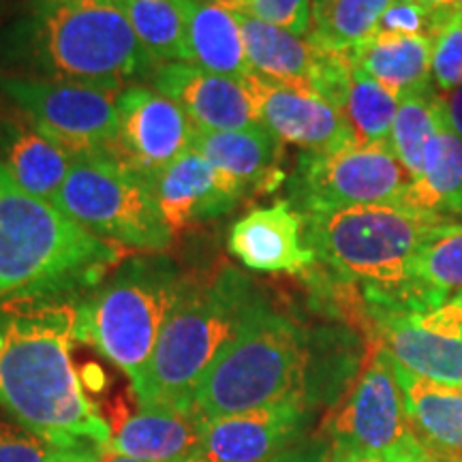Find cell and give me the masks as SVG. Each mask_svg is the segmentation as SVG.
Masks as SVG:
<instances>
[{
  "instance_id": "40",
  "label": "cell",
  "mask_w": 462,
  "mask_h": 462,
  "mask_svg": "<svg viewBox=\"0 0 462 462\" xmlns=\"http://www.w3.org/2000/svg\"><path fill=\"white\" fill-rule=\"evenodd\" d=\"M310 3H313V11H319L323 7H328V5H330L332 0H310Z\"/></svg>"
},
{
  "instance_id": "43",
  "label": "cell",
  "mask_w": 462,
  "mask_h": 462,
  "mask_svg": "<svg viewBox=\"0 0 462 462\" xmlns=\"http://www.w3.org/2000/svg\"><path fill=\"white\" fill-rule=\"evenodd\" d=\"M0 15H3V0H0Z\"/></svg>"
},
{
  "instance_id": "8",
  "label": "cell",
  "mask_w": 462,
  "mask_h": 462,
  "mask_svg": "<svg viewBox=\"0 0 462 462\" xmlns=\"http://www.w3.org/2000/svg\"><path fill=\"white\" fill-rule=\"evenodd\" d=\"M51 206L95 238L125 251L165 253L176 238L150 184L106 154L75 157Z\"/></svg>"
},
{
  "instance_id": "2",
  "label": "cell",
  "mask_w": 462,
  "mask_h": 462,
  "mask_svg": "<svg viewBox=\"0 0 462 462\" xmlns=\"http://www.w3.org/2000/svg\"><path fill=\"white\" fill-rule=\"evenodd\" d=\"M154 69L120 0H39L0 26V73L118 95Z\"/></svg>"
},
{
  "instance_id": "6",
  "label": "cell",
  "mask_w": 462,
  "mask_h": 462,
  "mask_svg": "<svg viewBox=\"0 0 462 462\" xmlns=\"http://www.w3.org/2000/svg\"><path fill=\"white\" fill-rule=\"evenodd\" d=\"M310 360L302 323L268 300L199 381L189 411L208 424L281 402L313 404Z\"/></svg>"
},
{
  "instance_id": "24",
  "label": "cell",
  "mask_w": 462,
  "mask_h": 462,
  "mask_svg": "<svg viewBox=\"0 0 462 462\" xmlns=\"http://www.w3.org/2000/svg\"><path fill=\"white\" fill-rule=\"evenodd\" d=\"M180 5L187 17L190 65L231 79L253 73L236 14L210 0H180Z\"/></svg>"
},
{
  "instance_id": "5",
  "label": "cell",
  "mask_w": 462,
  "mask_h": 462,
  "mask_svg": "<svg viewBox=\"0 0 462 462\" xmlns=\"http://www.w3.org/2000/svg\"><path fill=\"white\" fill-rule=\"evenodd\" d=\"M123 259L125 248L26 193L0 163V300L90 291Z\"/></svg>"
},
{
  "instance_id": "36",
  "label": "cell",
  "mask_w": 462,
  "mask_h": 462,
  "mask_svg": "<svg viewBox=\"0 0 462 462\" xmlns=\"http://www.w3.org/2000/svg\"><path fill=\"white\" fill-rule=\"evenodd\" d=\"M95 462H146V460H137V458H131V456H123V454L112 452V449H106V452H103Z\"/></svg>"
},
{
  "instance_id": "21",
  "label": "cell",
  "mask_w": 462,
  "mask_h": 462,
  "mask_svg": "<svg viewBox=\"0 0 462 462\" xmlns=\"http://www.w3.org/2000/svg\"><path fill=\"white\" fill-rule=\"evenodd\" d=\"M109 448L116 454L146 462H190L198 452L206 424L190 411L140 409L118 415L112 424Z\"/></svg>"
},
{
  "instance_id": "34",
  "label": "cell",
  "mask_w": 462,
  "mask_h": 462,
  "mask_svg": "<svg viewBox=\"0 0 462 462\" xmlns=\"http://www.w3.org/2000/svg\"><path fill=\"white\" fill-rule=\"evenodd\" d=\"M448 9V7H446ZM443 9H429L418 0H392V5L381 15L374 34H415L432 37L441 22ZM373 34V37H374Z\"/></svg>"
},
{
  "instance_id": "30",
  "label": "cell",
  "mask_w": 462,
  "mask_h": 462,
  "mask_svg": "<svg viewBox=\"0 0 462 462\" xmlns=\"http://www.w3.org/2000/svg\"><path fill=\"white\" fill-rule=\"evenodd\" d=\"M415 281L432 291H462V223H443L430 231L415 262Z\"/></svg>"
},
{
  "instance_id": "20",
  "label": "cell",
  "mask_w": 462,
  "mask_h": 462,
  "mask_svg": "<svg viewBox=\"0 0 462 462\" xmlns=\"http://www.w3.org/2000/svg\"><path fill=\"white\" fill-rule=\"evenodd\" d=\"M193 150L234 176L248 195L274 193L287 182L285 143L265 126L240 131H195Z\"/></svg>"
},
{
  "instance_id": "25",
  "label": "cell",
  "mask_w": 462,
  "mask_h": 462,
  "mask_svg": "<svg viewBox=\"0 0 462 462\" xmlns=\"http://www.w3.org/2000/svg\"><path fill=\"white\" fill-rule=\"evenodd\" d=\"M401 204L449 221L462 217V137L448 125L446 114L426 150L421 178L413 180Z\"/></svg>"
},
{
  "instance_id": "14",
  "label": "cell",
  "mask_w": 462,
  "mask_h": 462,
  "mask_svg": "<svg viewBox=\"0 0 462 462\" xmlns=\"http://www.w3.org/2000/svg\"><path fill=\"white\" fill-rule=\"evenodd\" d=\"M238 82L255 103L259 123L282 143L319 154L357 146L345 114L313 92L276 84L255 71Z\"/></svg>"
},
{
  "instance_id": "9",
  "label": "cell",
  "mask_w": 462,
  "mask_h": 462,
  "mask_svg": "<svg viewBox=\"0 0 462 462\" xmlns=\"http://www.w3.org/2000/svg\"><path fill=\"white\" fill-rule=\"evenodd\" d=\"M411 184L413 176L390 143L302 152L287 178V201L302 217L330 215L356 206L401 204Z\"/></svg>"
},
{
  "instance_id": "15",
  "label": "cell",
  "mask_w": 462,
  "mask_h": 462,
  "mask_svg": "<svg viewBox=\"0 0 462 462\" xmlns=\"http://www.w3.org/2000/svg\"><path fill=\"white\" fill-rule=\"evenodd\" d=\"M173 236L229 215L246 189L198 150H187L148 182Z\"/></svg>"
},
{
  "instance_id": "31",
  "label": "cell",
  "mask_w": 462,
  "mask_h": 462,
  "mask_svg": "<svg viewBox=\"0 0 462 462\" xmlns=\"http://www.w3.org/2000/svg\"><path fill=\"white\" fill-rule=\"evenodd\" d=\"M432 84L441 95L462 84V15L454 7L443 9L432 34Z\"/></svg>"
},
{
  "instance_id": "38",
  "label": "cell",
  "mask_w": 462,
  "mask_h": 462,
  "mask_svg": "<svg viewBox=\"0 0 462 462\" xmlns=\"http://www.w3.org/2000/svg\"><path fill=\"white\" fill-rule=\"evenodd\" d=\"M418 3L426 5L429 9H446V7H454L456 0H418Z\"/></svg>"
},
{
  "instance_id": "44",
  "label": "cell",
  "mask_w": 462,
  "mask_h": 462,
  "mask_svg": "<svg viewBox=\"0 0 462 462\" xmlns=\"http://www.w3.org/2000/svg\"><path fill=\"white\" fill-rule=\"evenodd\" d=\"M210 3H215V0H210Z\"/></svg>"
},
{
  "instance_id": "29",
  "label": "cell",
  "mask_w": 462,
  "mask_h": 462,
  "mask_svg": "<svg viewBox=\"0 0 462 462\" xmlns=\"http://www.w3.org/2000/svg\"><path fill=\"white\" fill-rule=\"evenodd\" d=\"M396 112V97L356 65L354 71H351L349 95H346L343 114L349 120L351 129H354L357 146L390 143Z\"/></svg>"
},
{
  "instance_id": "17",
  "label": "cell",
  "mask_w": 462,
  "mask_h": 462,
  "mask_svg": "<svg viewBox=\"0 0 462 462\" xmlns=\"http://www.w3.org/2000/svg\"><path fill=\"white\" fill-rule=\"evenodd\" d=\"M227 251L245 268L263 274H304L317 262L306 245L304 217L287 199L255 208L231 225Z\"/></svg>"
},
{
  "instance_id": "41",
  "label": "cell",
  "mask_w": 462,
  "mask_h": 462,
  "mask_svg": "<svg viewBox=\"0 0 462 462\" xmlns=\"http://www.w3.org/2000/svg\"><path fill=\"white\" fill-rule=\"evenodd\" d=\"M454 9L458 11V14L462 15V0H456V3H454Z\"/></svg>"
},
{
  "instance_id": "19",
  "label": "cell",
  "mask_w": 462,
  "mask_h": 462,
  "mask_svg": "<svg viewBox=\"0 0 462 462\" xmlns=\"http://www.w3.org/2000/svg\"><path fill=\"white\" fill-rule=\"evenodd\" d=\"M75 157L17 109H0V163L26 193L54 204Z\"/></svg>"
},
{
  "instance_id": "33",
  "label": "cell",
  "mask_w": 462,
  "mask_h": 462,
  "mask_svg": "<svg viewBox=\"0 0 462 462\" xmlns=\"http://www.w3.org/2000/svg\"><path fill=\"white\" fill-rule=\"evenodd\" d=\"M0 462H90L56 449L11 420H0Z\"/></svg>"
},
{
  "instance_id": "32",
  "label": "cell",
  "mask_w": 462,
  "mask_h": 462,
  "mask_svg": "<svg viewBox=\"0 0 462 462\" xmlns=\"http://www.w3.org/2000/svg\"><path fill=\"white\" fill-rule=\"evenodd\" d=\"M231 14L251 15L268 24L309 37L313 26V3L310 0H215Z\"/></svg>"
},
{
  "instance_id": "23",
  "label": "cell",
  "mask_w": 462,
  "mask_h": 462,
  "mask_svg": "<svg viewBox=\"0 0 462 462\" xmlns=\"http://www.w3.org/2000/svg\"><path fill=\"white\" fill-rule=\"evenodd\" d=\"M349 56L354 65L377 79L398 101L404 97L435 90V84H432V37L374 34Z\"/></svg>"
},
{
  "instance_id": "39",
  "label": "cell",
  "mask_w": 462,
  "mask_h": 462,
  "mask_svg": "<svg viewBox=\"0 0 462 462\" xmlns=\"http://www.w3.org/2000/svg\"><path fill=\"white\" fill-rule=\"evenodd\" d=\"M413 462H446V460H441V458H435V456L429 454V452H426V449H424V452H421V454L418 456V458H415Z\"/></svg>"
},
{
  "instance_id": "3",
  "label": "cell",
  "mask_w": 462,
  "mask_h": 462,
  "mask_svg": "<svg viewBox=\"0 0 462 462\" xmlns=\"http://www.w3.org/2000/svg\"><path fill=\"white\" fill-rule=\"evenodd\" d=\"M306 245L349 285H360L364 310L420 313L449 296L415 281V262L430 231L449 218L402 204L356 206L304 217Z\"/></svg>"
},
{
  "instance_id": "4",
  "label": "cell",
  "mask_w": 462,
  "mask_h": 462,
  "mask_svg": "<svg viewBox=\"0 0 462 462\" xmlns=\"http://www.w3.org/2000/svg\"><path fill=\"white\" fill-rule=\"evenodd\" d=\"M265 302L262 289L234 265L184 274L152 360L133 390L137 407L189 411L199 381Z\"/></svg>"
},
{
  "instance_id": "11",
  "label": "cell",
  "mask_w": 462,
  "mask_h": 462,
  "mask_svg": "<svg viewBox=\"0 0 462 462\" xmlns=\"http://www.w3.org/2000/svg\"><path fill=\"white\" fill-rule=\"evenodd\" d=\"M0 97L73 157H109L118 135V95L97 86L0 73Z\"/></svg>"
},
{
  "instance_id": "13",
  "label": "cell",
  "mask_w": 462,
  "mask_h": 462,
  "mask_svg": "<svg viewBox=\"0 0 462 462\" xmlns=\"http://www.w3.org/2000/svg\"><path fill=\"white\" fill-rule=\"evenodd\" d=\"M118 135L109 159L150 182L193 148L195 126L171 99L143 84H131L116 97Z\"/></svg>"
},
{
  "instance_id": "26",
  "label": "cell",
  "mask_w": 462,
  "mask_h": 462,
  "mask_svg": "<svg viewBox=\"0 0 462 462\" xmlns=\"http://www.w3.org/2000/svg\"><path fill=\"white\" fill-rule=\"evenodd\" d=\"M126 20L154 65L187 62V17L180 0H120Z\"/></svg>"
},
{
  "instance_id": "12",
  "label": "cell",
  "mask_w": 462,
  "mask_h": 462,
  "mask_svg": "<svg viewBox=\"0 0 462 462\" xmlns=\"http://www.w3.org/2000/svg\"><path fill=\"white\" fill-rule=\"evenodd\" d=\"M313 404L281 402L208 421L190 462H310L304 446Z\"/></svg>"
},
{
  "instance_id": "35",
  "label": "cell",
  "mask_w": 462,
  "mask_h": 462,
  "mask_svg": "<svg viewBox=\"0 0 462 462\" xmlns=\"http://www.w3.org/2000/svg\"><path fill=\"white\" fill-rule=\"evenodd\" d=\"M441 103H443V114H446L448 125L462 137V84L458 88L443 92Z\"/></svg>"
},
{
  "instance_id": "27",
  "label": "cell",
  "mask_w": 462,
  "mask_h": 462,
  "mask_svg": "<svg viewBox=\"0 0 462 462\" xmlns=\"http://www.w3.org/2000/svg\"><path fill=\"white\" fill-rule=\"evenodd\" d=\"M392 0H332L328 7L313 11L309 42L317 48L351 54L373 39L381 15Z\"/></svg>"
},
{
  "instance_id": "22",
  "label": "cell",
  "mask_w": 462,
  "mask_h": 462,
  "mask_svg": "<svg viewBox=\"0 0 462 462\" xmlns=\"http://www.w3.org/2000/svg\"><path fill=\"white\" fill-rule=\"evenodd\" d=\"M394 373L420 446L435 458L462 462V388L421 379L396 362Z\"/></svg>"
},
{
  "instance_id": "42",
  "label": "cell",
  "mask_w": 462,
  "mask_h": 462,
  "mask_svg": "<svg viewBox=\"0 0 462 462\" xmlns=\"http://www.w3.org/2000/svg\"><path fill=\"white\" fill-rule=\"evenodd\" d=\"M51 3H71V0H51Z\"/></svg>"
},
{
  "instance_id": "28",
  "label": "cell",
  "mask_w": 462,
  "mask_h": 462,
  "mask_svg": "<svg viewBox=\"0 0 462 462\" xmlns=\"http://www.w3.org/2000/svg\"><path fill=\"white\" fill-rule=\"evenodd\" d=\"M443 118L441 92L437 88L421 95L404 97L398 101V112L392 125L390 146L404 170L420 180L424 171V157L432 137L437 135Z\"/></svg>"
},
{
  "instance_id": "7",
  "label": "cell",
  "mask_w": 462,
  "mask_h": 462,
  "mask_svg": "<svg viewBox=\"0 0 462 462\" xmlns=\"http://www.w3.org/2000/svg\"><path fill=\"white\" fill-rule=\"evenodd\" d=\"M182 268L165 253L123 259L79 298L78 340L142 383L159 337L184 281Z\"/></svg>"
},
{
  "instance_id": "1",
  "label": "cell",
  "mask_w": 462,
  "mask_h": 462,
  "mask_svg": "<svg viewBox=\"0 0 462 462\" xmlns=\"http://www.w3.org/2000/svg\"><path fill=\"white\" fill-rule=\"evenodd\" d=\"M84 293L0 300V411L48 446L95 462L112 429L73 366Z\"/></svg>"
},
{
  "instance_id": "10",
  "label": "cell",
  "mask_w": 462,
  "mask_h": 462,
  "mask_svg": "<svg viewBox=\"0 0 462 462\" xmlns=\"http://www.w3.org/2000/svg\"><path fill=\"white\" fill-rule=\"evenodd\" d=\"M330 460L349 456H379L392 462H413L424 452L409 426L394 362L374 343L354 388L326 424Z\"/></svg>"
},
{
  "instance_id": "37",
  "label": "cell",
  "mask_w": 462,
  "mask_h": 462,
  "mask_svg": "<svg viewBox=\"0 0 462 462\" xmlns=\"http://www.w3.org/2000/svg\"><path fill=\"white\" fill-rule=\"evenodd\" d=\"M328 462H392V460L379 458V456H349V458H337Z\"/></svg>"
},
{
  "instance_id": "18",
  "label": "cell",
  "mask_w": 462,
  "mask_h": 462,
  "mask_svg": "<svg viewBox=\"0 0 462 462\" xmlns=\"http://www.w3.org/2000/svg\"><path fill=\"white\" fill-rule=\"evenodd\" d=\"M374 343L421 379L462 388V338L426 330L401 310H362Z\"/></svg>"
},
{
  "instance_id": "16",
  "label": "cell",
  "mask_w": 462,
  "mask_h": 462,
  "mask_svg": "<svg viewBox=\"0 0 462 462\" xmlns=\"http://www.w3.org/2000/svg\"><path fill=\"white\" fill-rule=\"evenodd\" d=\"M148 86L171 99L189 116L195 131H240L263 126L255 103L242 82L187 62L159 65Z\"/></svg>"
}]
</instances>
